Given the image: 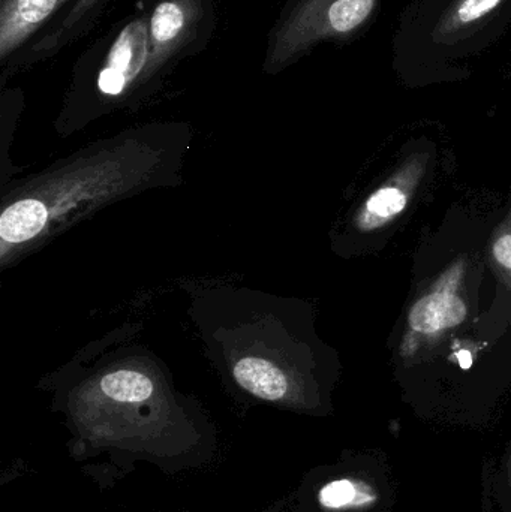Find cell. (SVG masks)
<instances>
[{
	"mask_svg": "<svg viewBox=\"0 0 511 512\" xmlns=\"http://www.w3.org/2000/svg\"><path fill=\"white\" fill-rule=\"evenodd\" d=\"M234 378L246 391L263 400H279L287 394L284 372L269 361L246 357L237 361Z\"/></svg>",
	"mask_w": 511,
	"mask_h": 512,
	"instance_id": "cell-7",
	"label": "cell"
},
{
	"mask_svg": "<svg viewBox=\"0 0 511 512\" xmlns=\"http://www.w3.org/2000/svg\"><path fill=\"white\" fill-rule=\"evenodd\" d=\"M320 504L327 510H347V508L366 507L377 501V495L365 484L357 481L336 480L326 484L320 490Z\"/></svg>",
	"mask_w": 511,
	"mask_h": 512,
	"instance_id": "cell-9",
	"label": "cell"
},
{
	"mask_svg": "<svg viewBox=\"0 0 511 512\" xmlns=\"http://www.w3.org/2000/svg\"><path fill=\"white\" fill-rule=\"evenodd\" d=\"M206 0H158L149 15L147 78L191 47L206 18Z\"/></svg>",
	"mask_w": 511,
	"mask_h": 512,
	"instance_id": "cell-3",
	"label": "cell"
},
{
	"mask_svg": "<svg viewBox=\"0 0 511 512\" xmlns=\"http://www.w3.org/2000/svg\"><path fill=\"white\" fill-rule=\"evenodd\" d=\"M384 0H291L276 24L267 51V71L285 66L323 42L345 45L369 32Z\"/></svg>",
	"mask_w": 511,
	"mask_h": 512,
	"instance_id": "cell-2",
	"label": "cell"
},
{
	"mask_svg": "<svg viewBox=\"0 0 511 512\" xmlns=\"http://www.w3.org/2000/svg\"><path fill=\"white\" fill-rule=\"evenodd\" d=\"M467 316L464 301L450 292H434L414 304L410 325L414 331L434 334L461 324Z\"/></svg>",
	"mask_w": 511,
	"mask_h": 512,
	"instance_id": "cell-6",
	"label": "cell"
},
{
	"mask_svg": "<svg viewBox=\"0 0 511 512\" xmlns=\"http://www.w3.org/2000/svg\"><path fill=\"white\" fill-rule=\"evenodd\" d=\"M459 361H461V366H464L465 369H468L471 364V355L468 352H464V358L459 355Z\"/></svg>",
	"mask_w": 511,
	"mask_h": 512,
	"instance_id": "cell-13",
	"label": "cell"
},
{
	"mask_svg": "<svg viewBox=\"0 0 511 512\" xmlns=\"http://www.w3.org/2000/svg\"><path fill=\"white\" fill-rule=\"evenodd\" d=\"M494 255L504 267L511 268V234L498 240L494 248Z\"/></svg>",
	"mask_w": 511,
	"mask_h": 512,
	"instance_id": "cell-12",
	"label": "cell"
},
{
	"mask_svg": "<svg viewBox=\"0 0 511 512\" xmlns=\"http://www.w3.org/2000/svg\"><path fill=\"white\" fill-rule=\"evenodd\" d=\"M407 204L404 192L396 188H383L375 192L366 204V212L378 219H389L401 213Z\"/></svg>",
	"mask_w": 511,
	"mask_h": 512,
	"instance_id": "cell-11",
	"label": "cell"
},
{
	"mask_svg": "<svg viewBox=\"0 0 511 512\" xmlns=\"http://www.w3.org/2000/svg\"><path fill=\"white\" fill-rule=\"evenodd\" d=\"M68 0H2L0 5V59L29 41L48 23Z\"/></svg>",
	"mask_w": 511,
	"mask_h": 512,
	"instance_id": "cell-5",
	"label": "cell"
},
{
	"mask_svg": "<svg viewBox=\"0 0 511 512\" xmlns=\"http://www.w3.org/2000/svg\"><path fill=\"white\" fill-rule=\"evenodd\" d=\"M105 0H77L69 9L66 17L60 21L59 29L53 33L50 38H45L41 44L38 45L39 50L48 51L50 48L59 47L63 42L71 39L72 36L77 35L78 32L86 27L90 21L95 17L96 12L104 5Z\"/></svg>",
	"mask_w": 511,
	"mask_h": 512,
	"instance_id": "cell-10",
	"label": "cell"
},
{
	"mask_svg": "<svg viewBox=\"0 0 511 512\" xmlns=\"http://www.w3.org/2000/svg\"><path fill=\"white\" fill-rule=\"evenodd\" d=\"M101 390L111 400L138 403L149 399L155 390L152 379L137 370L122 369L101 379Z\"/></svg>",
	"mask_w": 511,
	"mask_h": 512,
	"instance_id": "cell-8",
	"label": "cell"
},
{
	"mask_svg": "<svg viewBox=\"0 0 511 512\" xmlns=\"http://www.w3.org/2000/svg\"><path fill=\"white\" fill-rule=\"evenodd\" d=\"M511 30V0H411L392 38V66L404 83L468 80L471 60Z\"/></svg>",
	"mask_w": 511,
	"mask_h": 512,
	"instance_id": "cell-1",
	"label": "cell"
},
{
	"mask_svg": "<svg viewBox=\"0 0 511 512\" xmlns=\"http://www.w3.org/2000/svg\"><path fill=\"white\" fill-rule=\"evenodd\" d=\"M149 56V15H137L120 29L108 48L96 77L99 95L120 98L134 83L144 81Z\"/></svg>",
	"mask_w": 511,
	"mask_h": 512,
	"instance_id": "cell-4",
	"label": "cell"
}]
</instances>
